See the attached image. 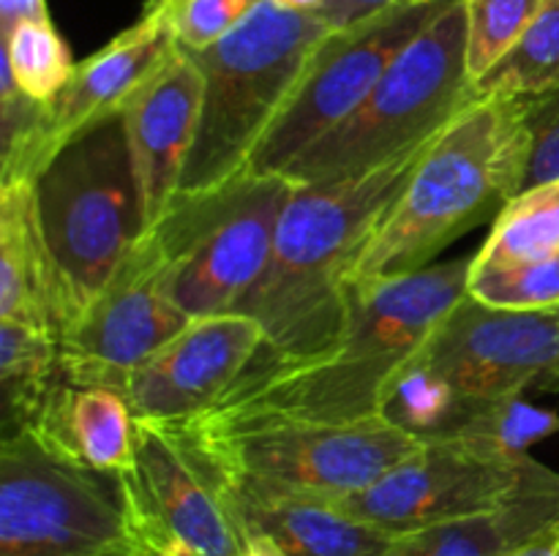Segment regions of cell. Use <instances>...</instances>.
I'll return each mask as SVG.
<instances>
[{
    "label": "cell",
    "instance_id": "1",
    "mask_svg": "<svg viewBox=\"0 0 559 556\" xmlns=\"http://www.w3.org/2000/svg\"><path fill=\"white\" fill-rule=\"evenodd\" d=\"M473 259L429 265L382 281H353L342 336L309 358L257 354L205 412L355 423L380 418L399 376L467 294Z\"/></svg>",
    "mask_w": 559,
    "mask_h": 556
},
{
    "label": "cell",
    "instance_id": "2",
    "mask_svg": "<svg viewBox=\"0 0 559 556\" xmlns=\"http://www.w3.org/2000/svg\"><path fill=\"white\" fill-rule=\"evenodd\" d=\"M429 145L358 178L295 183L271 259L238 305L265 330L262 354L309 358L342 336L355 270Z\"/></svg>",
    "mask_w": 559,
    "mask_h": 556
},
{
    "label": "cell",
    "instance_id": "3",
    "mask_svg": "<svg viewBox=\"0 0 559 556\" xmlns=\"http://www.w3.org/2000/svg\"><path fill=\"white\" fill-rule=\"evenodd\" d=\"M527 167L524 98L467 104L431 140L353 281H382L435 265L437 254L522 194Z\"/></svg>",
    "mask_w": 559,
    "mask_h": 556
},
{
    "label": "cell",
    "instance_id": "4",
    "mask_svg": "<svg viewBox=\"0 0 559 556\" xmlns=\"http://www.w3.org/2000/svg\"><path fill=\"white\" fill-rule=\"evenodd\" d=\"M218 483L338 501L374 485L420 445L385 414L355 423L200 412L162 423Z\"/></svg>",
    "mask_w": 559,
    "mask_h": 556
},
{
    "label": "cell",
    "instance_id": "5",
    "mask_svg": "<svg viewBox=\"0 0 559 556\" xmlns=\"http://www.w3.org/2000/svg\"><path fill=\"white\" fill-rule=\"evenodd\" d=\"M331 27L314 11L260 0L213 47L189 52L205 80L194 147L178 191H202L249 169L251 156Z\"/></svg>",
    "mask_w": 559,
    "mask_h": 556
},
{
    "label": "cell",
    "instance_id": "6",
    "mask_svg": "<svg viewBox=\"0 0 559 556\" xmlns=\"http://www.w3.org/2000/svg\"><path fill=\"white\" fill-rule=\"evenodd\" d=\"M467 0H453L402 52L338 129L282 174L295 183L358 178L435 140L467 104Z\"/></svg>",
    "mask_w": 559,
    "mask_h": 556
},
{
    "label": "cell",
    "instance_id": "7",
    "mask_svg": "<svg viewBox=\"0 0 559 556\" xmlns=\"http://www.w3.org/2000/svg\"><path fill=\"white\" fill-rule=\"evenodd\" d=\"M293 191L287 174L243 169L173 196L147 232L162 251L169 294L191 319L238 311L271 259Z\"/></svg>",
    "mask_w": 559,
    "mask_h": 556
},
{
    "label": "cell",
    "instance_id": "8",
    "mask_svg": "<svg viewBox=\"0 0 559 556\" xmlns=\"http://www.w3.org/2000/svg\"><path fill=\"white\" fill-rule=\"evenodd\" d=\"M36 202L76 319L147 232L120 114L87 129L49 161L36 180Z\"/></svg>",
    "mask_w": 559,
    "mask_h": 556
},
{
    "label": "cell",
    "instance_id": "9",
    "mask_svg": "<svg viewBox=\"0 0 559 556\" xmlns=\"http://www.w3.org/2000/svg\"><path fill=\"white\" fill-rule=\"evenodd\" d=\"M136 554L120 478L55 452L33 431L0 445V556Z\"/></svg>",
    "mask_w": 559,
    "mask_h": 556
},
{
    "label": "cell",
    "instance_id": "10",
    "mask_svg": "<svg viewBox=\"0 0 559 556\" xmlns=\"http://www.w3.org/2000/svg\"><path fill=\"white\" fill-rule=\"evenodd\" d=\"M555 469L533 456L511 458L467 436H435L374 485L338 499L347 516L399 537L500 510Z\"/></svg>",
    "mask_w": 559,
    "mask_h": 556
},
{
    "label": "cell",
    "instance_id": "11",
    "mask_svg": "<svg viewBox=\"0 0 559 556\" xmlns=\"http://www.w3.org/2000/svg\"><path fill=\"white\" fill-rule=\"evenodd\" d=\"M451 3L399 0L358 25L328 33L306 63L293 96L257 145L249 169L284 172L295 158L338 129L369 98L393 58Z\"/></svg>",
    "mask_w": 559,
    "mask_h": 556
},
{
    "label": "cell",
    "instance_id": "12",
    "mask_svg": "<svg viewBox=\"0 0 559 556\" xmlns=\"http://www.w3.org/2000/svg\"><path fill=\"white\" fill-rule=\"evenodd\" d=\"M142 556H240L249 534L189 447L162 423L134 420V461L120 474Z\"/></svg>",
    "mask_w": 559,
    "mask_h": 556
},
{
    "label": "cell",
    "instance_id": "13",
    "mask_svg": "<svg viewBox=\"0 0 559 556\" xmlns=\"http://www.w3.org/2000/svg\"><path fill=\"white\" fill-rule=\"evenodd\" d=\"M189 322L167 289L162 251L145 232L60 336L66 382L126 396L134 371Z\"/></svg>",
    "mask_w": 559,
    "mask_h": 556
},
{
    "label": "cell",
    "instance_id": "14",
    "mask_svg": "<svg viewBox=\"0 0 559 556\" xmlns=\"http://www.w3.org/2000/svg\"><path fill=\"white\" fill-rule=\"evenodd\" d=\"M418 363L469 401L559 390V309L500 311L464 294Z\"/></svg>",
    "mask_w": 559,
    "mask_h": 556
},
{
    "label": "cell",
    "instance_id": "15",
    "mask_svg": "<svg viewBox=\"0 0 559 556\" xmlns=\"http://www.w3.org/2000/svg\"><path fill=\"white\" fill-rule=\"evenodd\" d=\"M173 25L162 3H147L140 22L76 63L69 85L44 104L36 129L0 156V185L36 183L55 156L93 125L123 112L131 93L175 52Z\"/></svg>",
    "mask_w": 559,
    "mask_h": 556
},
{
    "label": "cell",
    "instance_id": "16",
    "mask_svg": "<svg viewBox=\"0 0 559 556\" xmlns=\"http://www.w3.org/2000/svg\"><path fill=\"white\" fill-rule=\"evenodd\" d=\"M265 347L260 322L240 311L197 316L153 358H147L126 387L134 420L178 423L211 409Z\"/></svg>",
    "mask_w": 559,
    "mask_h": 556
},
{
    "label": "cell",
    "instance_id": "17",
    "mask_svg": "<svg viewBox=\"0 0 559 556\" xmlns=\"http://www.w3.org/2000/svg\"><path fill=\"white\" fill-rule=\"evenodd\" d=\"M202 93L205 80L194 58L175 47L120 112L147 229L178 194L200 125Z\"/></svg>",
    "mask_w": 559,
    "mask_h": 556
},
{
    "label": "cell",
    "instance_id": "18",
    "mask_svg": "<svg viewBox=\"0 0 559 556\" xmlns=\"http://www.w3.org/2000/svg\"><path fill=\"white\" fill-rule=\"evenodd\" d=\"M0 319L63 336L74 319L66 281L41 229L36 183L0 185Z\"/></svg>",
    "mask_w": 559,
    "mask_h": 556
},
{
    "label": "cell",
    "instance_id": "19",
    "mask_svg": "<svg viewBox=\"0 0 559 556\" xmlns=\"http://www.w3.org/2000/svg\"><path fill=\"white\" fill-rule=\"evenodd\" d=\"M249 537H267L287 556H380L391 534L347 516L336 501L218 483Z\"/></svg>",
    "mask_w": 559,
    "mask_h": 556
},
{
    "label": "cell",
    "instance_id": "20",
    "mask_svg": "<svg viewBox=\"0 0 559 556\" xmlns=\"http://www.w3.org/2000/svg\"><path fill=\"white\" fill-rule=\"evenodd\" d=\"M31 431L55 452L96 472L120 478L134 461V418L129 403L120 392L104 387L63 382Z\"/></svg>",
    "mask_w": 559,
    "mask_h": 556
},
{
    "label": "cell",
    "instance_id": "21",
    "mask_svg": "<svg viewBox=\"0 0 559 556\" xmlns=\"http://www.w3.org/2000/svg\"><path fill=\"white\" fill-rule=\"evenodd\" d=\"M559 521V472L500 510L399 534L380 556H508Z\"/></svg>",
    "mask_w": 559,
    "mask_h": 556
},
{
    "label": "cell",
    "instance_id": "22",
    "mask_svg": "<svg viewBox=\"0 0 559 556\" xmlns=\"http://www.w3.org/2000/svg\"><path fill=\"white\" fill-rule=\"evenodd\" d=\"M63 382L60 338L55 333L0 319L3 436L36 428Z\"/></svg>",
    "mask_w": 559,
    "mask_h": 556
},
{
    "label": "cell",
    "instance_id": "23",
    "mask_svg": "<svg viewBox=\"0 0 559 556\" xmlns=\"http://www.w3.org/2000/svg\"><path fill=\"white\" fill-rule=\"evenodd\" d=\"M559 256V180L513 196L491 223L473 267L516 265Z\"/></svg>",
    "mask_w": 559,
    "mask_h": 556
},
{
    "label": "cell",
    "instance_id": "24",
    "mask_svg": "<svg viewBox=\"0 0 559 556\" xmlns=\"http://www.w3.org/2000/svg\"><path fill=\"white\" fill-rule=\"evenodd\" d=\"M559 90V0H549L524 36L473 82V98H533Z\"/></svg>",
    "mask_w": 559,
    "mask_h": 556
},
{
    "label": "cell",
    "instance_id": "25",
    "mask_svg": "<svg viewBox=\"0 0 559 556\" xmlns=\"http://www.w3.org/2000/svg\"><path fill=\"white\" fill-rule=\"evenodd\" d=\"M74 69L76 63L52 20L20 22L3 36V71L31 101H55Z\"/></svg>",
    "mask_w": 559,
    "mask_h": 556
},
{
    "label": "cell",
    "instance_id": "26",
    "mask_svg": "<svg viewBox=\"0 0 559 556\" xmlns=\"http://www.w3.org/2000/svg\"><path fill=\"white\" fill-rule=\"evenodd\" d=\"M559 434V414L540 409L519 398L500 401H475L469 412L459 420L456 428L445 436H467L480 445L495 447L511 458L530 456V447Z\"/></svg>",
    "mask_w": 559,
    "mask_h": 556
},
{
    "label": "cell",
    "instance_id": "27",
    "mask_svg": "<svg viewBox=\"0 0 559 556\" xmlns=\"http://www.w3.org/2000/svg\"><path fill=\"white\" fill-rule=\"evenodd\" d=\"M467 294L500 311L559 309V256L516 265L469 267Z\"/></svg>",
    "mask_w": 559,
    "mask_h": 556
},
{
    "label": "cell",
    "instance_id": "28",
    "mask_svg": "<svg viewBox=\"0 0 559 556\" xmlns=\"http://www.w3.org/2000/svg\"><path fill=\"white\" fill-rule=\"evenodd\" d=\"M549 0H467V71L480 80L519 38Z\"/></svg>",
    "mask_w": 559,
    "mask_h": 556
},
{
    "label": "cell",
    "instance_id": "29",
    "mask_svg": "<svg viewBox=\"0 0 559 556\" xmlns=\"http://www.w3.org/2000/svg\"><path fill=\"white\" fill-rule=\"evenodd\" d=\"M153 3H162L167 11L178 47L186 52H200L235 31L260 0H153Z\"/></svg>",
    "mask_w": 559,
    "mask_h": 556
},
{
    "label": "cell",
    "instance_id": "30",
    "mask_svg": "<svg viewBox=\"0 0 559 556\" xmlns=\"http://www.w3.org/2000/svg\"><path fill=\"white\" fill-rule=\"evenodd\" d=\"M524 109L530 129V167L524 189H533L559 180V90L524 98Z\"/></svg>",
    "mask_w": 559,
    "mask_h": 556
},
{
    "label": "cell",
    "instance_id": "31",
    "mask_svg": "<svg viewBox=\"0 0 559 556\" xmlns=\"http://www.w3.org/2000/svg\"><path fill=\"white\" fill-rule=\"evenodd\" d=\"M393 3H399V0H328L314 14L331 31H344V27H353L358 22L369 20V16L380 14V11L391 9Z\"/></svg>",
    "mask_w": 559,
    "mask_h": 556
},
{
    "label": "cell",
    "instance_id": "32",
    "mask_svg": "<svg viewBox=\"0 0 559 556\" xmlns=\"http://www.w3.org/2000/svg\"><path fill=\"white\" fill-rule=\"evenodd\" d=\"M31 20H49L47 0H0V36Z\"/></svg>",
    "mask_w": 559,
    "mask_h": 556
},
{
    "label": "cell",
    "instance_id": "33",
    "mask_svg": "<svg viewBox=\"0 0 559 556\" xmlns=\"http://www.w3.org/2000/svg\"><path fill=\"white\" fill-rule=\"evenodd\" d=\"M508 556H559V521L513 548Z\"/></svg>",
    "mask_w": 559,
    "mask_h": 556
},
{
    "label": "cell",
    "instance_id": "34",
    "mask_svg": "<svg viewBox=\"0 0 559 556\" xmlns=\"http://www.w3.org/2000/svg\"><path fill=\"white\" fill-rule=\"evenodd\" d=\"M240 556H287L273 540L267 537H249V545Z\"/></svg>",
    "mask_w": 559,
    "mask_h": 556
},
{
    "label": "cell",
    "instance_id": "35",
    "mask_svg": "<svg viewBox=\"0 0 559 556\" xmlns=\"http://www.w3.org/2000/svg\"><path fill=\"white\" fill-rule=\"evenodd\" d=\"M278 3L287 5V9H293V11H317V9H322L328 0H278Z\"/></svg>",
    "mask_w": 559,
    "mask_h": 556
},
{
    "label": "cell",
    "instance_id": "36",
    "mask_svg": "<svg viewBox=\"0 0 559 556\" xmlns=\"http://www.w3.org/2000/svg\"><path fill=\"white\" fill-rule=\"evenodd\" d=\"M409 3H435V0H409Z\"/></svg>",
    "mask_w": 559,
    "mask_h": 556
},
{
    "label": "cell",
    "instance_id": "37",
    "mask_svg": "<svg viewBox=\"0 0 559 556\" xmlns=\"http://www.w3.org/2000/svg\"><path fill=\"white\" fill-rule=\"evenodd\" d=\"M126 556H142V554H126Z\"/></svg>",
    "mask_w": 559,
    "mask_h": 556
}]
</instances>
